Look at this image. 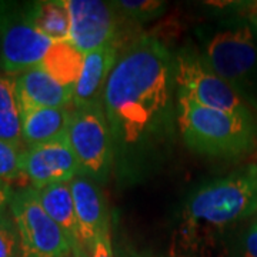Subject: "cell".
Here are the masks:
<instances>
[{"label":"cell","instance_id":"obj_1","mask_svg":"<svg viewBox=\"0 0 257 257\" xmlns=\"http://www.w3.org/2000/svg\"><path fill=\"white\" fill-rule=\"evenodd\" d=\"M175 86V56L157 37H139L119 56L104 87L103 109L114 162L126 173L150 162L173 136Z\"/></svg>","mask_w":257,"mask_h":257},{"label":"cell","instance_id":"obj_2","mask_svg":"<svg viewBox=\"0 0 257 257\" xmlns=\"http://www.w3.org/2000/svg\"><path fill=\"white\" fill-rule=\"evenodd\" d=\"M177 127L194 153L239 159L257 147V117L217 110L177 94Z\"/></svg>","mask_w":257,"mask_h":257},{"label":"cell","instance_id":"obj_3","mask_svg":"<svg viewBox=\"0 0 257 257\" xmlns=\"http://www.w3.org/2000/svg\"><path fill=\"white\" fill-rule=\"evenodd\" d=\"M197 33L203 57L257 114V28L239 16Z\"/></svg>","mask_w":257,"mask_h":257},{"label":"cell","instance_id":"obj_4","mask_svg":"<svg viewBox=\"0 0 257 257\" xmlns=\"http://www.w3.org/2000/svg\"><path fill=\"white\" fill-rule=\"evenodd\" d=\"M256 211L257 165L248 163L199 187L187 200L184 219L192 229H223Z\"/></svg>","mask_w":257,"mask_h":257},{"label":"cell","instance_id":"obj_5","mask_svg":"<svg viewBox=\"0 0 257 257\" xmlns=\"http://www.w3.org/2000/svg\"><path fill=\"white\" fill-rule=\"evenodd\" d=\"M175 79L177 94L200 106L257 117L237 93L211 69L202 52L196 47L184 46L176 52Z\"/></svg>","mask_w":257,"mask_h":257},{"label":"cell","instance_id":"obj_6","mask_svg":"<svg viewBox=\"0 0 257 257\" xmlns=\"http://www.w3.org/2000/svg\"><path fill=\"white\" fill-rule=\"evenodd\" d=\"M53 40L30 20L26 3L0 2V63L5 73L18 74L40 66Z\"/></svg>","mask_w":257,"mask_h":257},{"label":"cell","instance_id":"obj_7","mask_svg":"<svg viewBox=\"0 0 257 257\" xmlns=\"http://www.w3.org/2000/svg\"><path fill=\"white\" fill-rule=\"evenodd\" d=\"M67 138L83 175L94 182L107 180L114 166V147L103 103L72 107Z\"/></svg>","mask_w":257,"mask_h":257},{"label":"cell","instance_id":"obj_8","mask_svg":"<svg viewBox=\"0 0 257 257\" xmlns=\"http://www.w3.org/2000/svg\"><path fill=\"white\" fill-rule=\"evenodd\" d=\"M9 209L20 236V257H69L72 246L39 200L36 189L13 193Z\"/></svg>","mask_w":257,"mask_h":257},{"label":"cell","instance_id":"obj_9","mask_svg":"<svg viewBox=\"0 0 257 257\" xmlns=\"http://www.w3.org/2000/svg\"><path fill=\"white\" fill-rule=\"evenodd\" d=\"M70 18L69 40L82 53L117 42V10L101 0H64Z\"/></svg>","mask_w":257,"mask_h":257},{"label":"cell","instance_id":"obj_10","mask_svg":"<svg viewBox=\"0 0 257 257\" xmlns=\"http://www.w3.org/2000/svg\"><path fill=\"white\" fill-rule=\"evenodd\" d=\"M22 167L25 179L36 190L52 184L70 183L74 177L83 175L67 136L45 145L26 147Z\"/></svg>","mask_w":257,"mask_h":257},{"label":"cell","instance_id":"obj_11","mask_svg":"<svg viewBox=\"0 0 257 257\" xmlns=\"http://www.w3.org/2000/svg\"><path fill=\"white\" fill-rule=\"evenodd\" d=\"M69 184L73 194L83 246L90 256L94 243L106 230L110 229L104 194L97 182L84 175L74 177Z\"/></svg>","mask_w":257,"mask_h":257},{"label":"cell","instance_id":"obj_12","mask_svg":"<svg viewBox=\"0 0 257 257\" xmlns=\"http://www.w3.org/2000/svg\"><path fill=\"white\" fill-rule=\"evenodd\" d=\"M15 79L20 114L37 107H69L73 104L74 89L56 82L40 66L18 74Z\"/></svg>","mask_w":257,"mask_h":257},{"label":"cell","instance_id":"obj_13","mask_svg":"<svg viewBox=\"0 0 257 257\" xmlns=\"http://www.w3.org/2000/svg\"><path fill=\"white\" fill-rule=\"evenodd\" d=\"M119 59L117 42L109 43L84 56V64L79 82L74 86L72 107L82 109L103 103L107 79Z\"/></svg>","mask_w":257,"mask_h":257},{"label":"cell","instance_id":"obj_14","mask_svg":"<svg viewBox=\"0 0 257 257\" xmlns=\"http://www.w3.org/2000/svg\"><path fill=\"white\" fill-rule=\"evenodd\" d=\"M39 200L52 220L62 229L67 237L74 257H89L83 246L80 227L74 207L73 194L69 183L52 184L37 190Z\"/></svg>","mask_w":257,"mask_h":257},{"label":"cell","instance_id":"obj_15","mask_svg":"<svg viewBox=\"0 0 257 257\" xmlns=\"http://www.w3.org/2000/svg\"><path fill=\"white\" fill-rule=\"evenodd\" d=\"M70 114L69 107H37L23 111L20 116L25 146L35 147L67 136Z\"/></svg>","mask_w":257,"mask_h":257},{"label":"cell","instance_id":"obj_16","mask_svg":"<svg viewBox=\"0 0 257 257\" xmlns=\"http://www.w3.org/2000/svg\"><path fill=\"white\" fill-rule=\"evenodd\" d=\"M84 56L70 40L53 42L40 67L62 86L74 89L82 74Z\"/></svg>","mask_w":257,"mask_h":257},{"label":"cell","instance_id":"obj_17","mask_svg":"<svg viewBox=\"0 0 257 257\" xmlns=\"http://www.w3.org/2000/svg\"><path fill=\"white\" fill-rule=\"evenodd\" d=\"M30 20L53 42L69 40L70 35V18L64 5V0H43L26 3Z\"/></svg>","mask_w":257,"mask_h":257},{"label":"cell","instance_id":"obj_18","mask_svg":"<svg viewBox=\"0 0 257 257\" xmlns=\"http://www.w3.org/2000/svg\"><path fill=\"white\" fill-rule=\"evenodd\" d=\"M0 140L26 147L22 138V116L16 96V79L0 74Z\"/></svg>","mask_w":257,"mask_h":257},{"label":"cell","instance_id":"obj_19","mask_svg":"<svg viewBox=\"0 0 257 257\" xmlns=\"http://www.w3.org/2000/svg\"><path fill=\"white\" fill-rule=\"evenodd\" d=\"M114 9L121 18L133 20L136 23H146L160 18L166 12V2L159 0H117L111 2Z\"/></svg>","mask_w":257,"mask_h":257},{"label":"cell","instance_id":"obj_20","mask_svg":"<svg viewBox=\"0 0 257 257\" xmlns=\"http://www.w3.org/2000/svg\"><path fill=\"white\" fill-rule=\"evenodd\" d=\"M26 147H19L0 140V180L2 182H16L25 179L22 157Z\"/></svg>","mask_w":257,"mask_h":257},{"label":"cell","instance_id":"obj_21","mask_svg":"<svg viewBox=\"0 0 257 257\" xmlns=\"http://www.w3.org/2000/svg\"><path fill=\"white\" fill-rule=\"evenodd\" d=\"M0 257H20V236L10 209L0 210Z\"/></svg>","mask_w":257,"mask_h":257},{"label":"cell","instance_id":"obj_22","mask_svg":"<svg viewBox=\"0 0 257 257\" xmlns=\"http://www.w3.org/2000/svg\"><path fill=\"white\" fill-rule=\"evenodd\" d=\"M237 257H257V221L244 231L240 240Z\"/></svg>","mask_w":257,"mask_h":257},{"label":"cell","instance_id":"obj_23","mask_svg":"<svg viewBox=\"0 0 257 257\" xmlns=\"http://www.w3.org/2000/svg\"><path fill=\"white\" fill-rule=\"evenodd\" d=\"M89 257H114L113 247H111V237H110V229H107L97 241L94 243L90 256Z\"/></svg>","mask_w":257,"mask_h":257},{"label":"cell","instance_id":"obj_24","mask_svg":"<svg viewBox=\"0 0 257 257\" xmlns=\"http://www.w3.org/2000/svg\"><path fill=\"white\" fill-rule=\"evenodd\" d=\"M240 18L246 19L248 23H251L257 28V2L241 3L240 6Z\"/></svg>","mask_w":257,"mask_h":257},{"label":"cell","instance_id":"obj_25","mask_svg":"<svg viewBox=\"0 0 257 257\" xmlns=\"http://www.w3.org/2000/svg\"><path fill=\"white\" fill-rule=\"evenodd\" d=\"M12 196H13V194H12V190H10L9 184L0 180V210L5 207L6 202L12 199Z\"/></svg>","mask_w":257,"mask_h":257},{"label":"cell","instance_id":"obj_26","mask_svg":"<svg viewBox=\"0 0 257 257\" xmlns=\"http://www.w3.org/2000/svg\"><path fill=\"white\" fill-rule=\"evenodd\" d=\"M121 257H157V256H152V254H143V253H136V251H132V250H126Z\"/></svg>","mask_w":257,"mask_h":257},{"label":"cell","instance_id":"obj_27","mask_svg":"<svg viewBox=\"0 0 257 257\" xmlns=\"http://www.w3.org/2000/svg\"><path fill=\"white\" fill-rule=\"evenodd\" d=\"M69 257H74V256H73V254H72V256H69Z\"/></svg>","mask_w":257,"mask_h":257}]
</instances>
